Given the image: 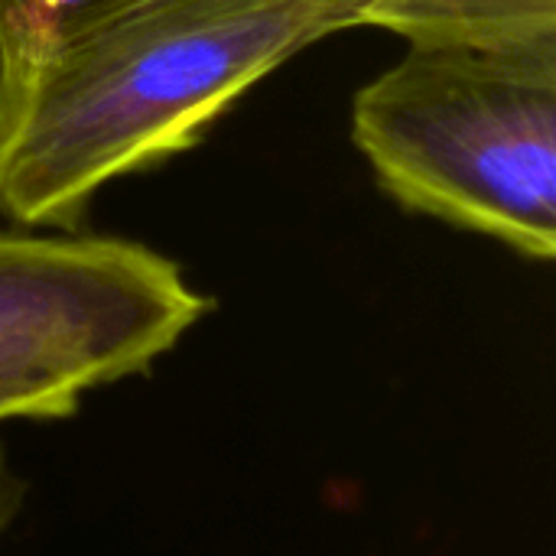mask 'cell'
Listing matches in <instances>:
<instances>
[{
  "instance_id": "obj_1",
  "label": "cell",
  "mask_w": 556,
  "mask_h": 556,
  "mask_svg": "<svg viewBox=\"0 0 556 556\" xmlns=\"http://www.w3.org/2000/svg\"><path fill=\"white\" fill-rule=\"evenodd\" d=\"M358 0H134L0 65V215L75 231L94 195L192 150L257 81L355 29Z\"/></svg>"
},
{
  "instance_id": "obj_2",
  "label": "cell",
  "mask_w": 556,
  "mask_h": 556,
  "mask_svg": "<svg viewBox=\"0 0 556 556\" xmlns=\"http://www.w3.org/2000/svg\"><path fill=\"white\" fill-rule=\"evenodd\" d=\"M352 143L407 212L556 254V39L407 42L352 98Z\"/></svg>"
},
{
  "instance_id": "obj_3",
  "label": "cell",
  "mask_w": 556,
  "mask_h": 556,
  "mask_svg": "<svg viewBox=\"0 0 556 556\" xmlns=\"http://www.w3.org/2000/svg\"><path fill=\"white\" fill-rule=\"evenodd\" d=\"M212 309L166 254L0 225V375L85 397L147 375Z\"/></svg>"
},
{
  "instance_id": "obj_4",
  "label": "cell",
  "mask_w": 556,
  "mask_h": 556,
  "mask_svg": "<svg viewBox=\"0 0 556 556\" xmlns=\"http://www.w3.org/2000/svg\"><path fill=\"white\" fill-rule=\"evenodd\" d=\"M362 26L404 42H547L556 39V0H358Z\"/></svg>"
},
{
  "instance_id": "obj_5",
  "label": "cell",
  "mask_w": 556,
  "mask_h": 556,
  "mask_svg": "<svg viewBox=\"0 0 556 556\" xmlns=\"http://www.w3.org/2000/svg\"><path fill=\"white\" fill-rule=\"evenodd\" d=\"M127 3L134 0H0V65H10L39 42Z\"/></svg>"
},
{
  "instance_id": "obj_6",
  "label": "cell",
  "mask_w": 556,
  "mask_h": 556,
  "mask_svg": "<svg viewBox=\"0 0 556 556\" xmlns=\"http://www.w3.org/2000/svg\"><path fill=\"white\" fill-rule=\"evenodd\" d=\"M26 495H29V482L20 472V466L13 463V453L0 433V544L7 541V534L20 521V515L26 508Z\"/></svg>"
}]
</instances>
